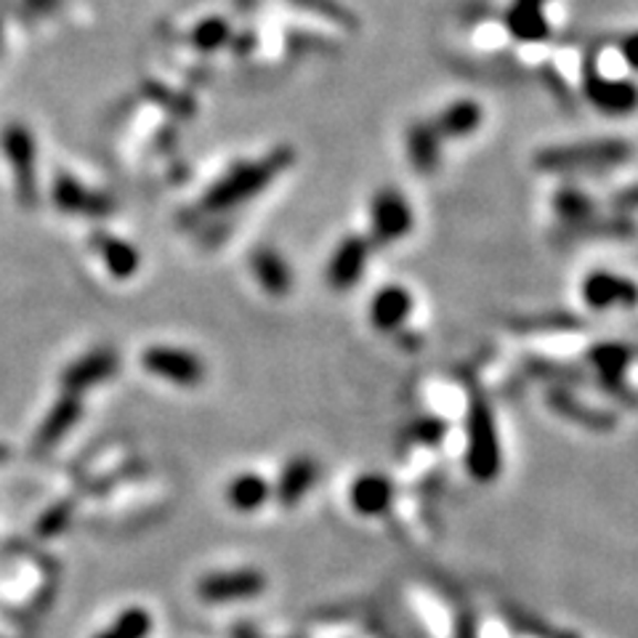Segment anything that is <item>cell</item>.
Segmentation results:
<instances>
[{
    "instance_id": "24",
    "label": "cell",
    "mask_w": 638,
    "mask_h": 638,
    "mask_svg": "<svg viewBox=\"0 0 638 638\" xmlns=\"http://www.w3.org/2000/svg\"><path fill=\"white\" fill-rule=\"evenodd\" d=\"M104 253H107V262H109V266H113L115 275H120V277L131 275V272L136 269V264H139V258H136V251L131 245L107 243Z\"/></svg>"
},
{
    "instance_id": "20",
    "label": "cell",
    "mask_w": 638,
    "mask_h": 638,
    "mask_svg": "<svg viewBox=\"0 0 638 638\" xmlns=\"http://www.w3.org/2000/svg\"><path fill=\"white\" fill-rule=\"evenodd\" d=\"M115 370V357L113 354H99L91 357V360L75 364L67 373L70 386H86V383H94L96 378L109 375Z\"/></svg>"
},
{
    "instance_id": "25",
    "label": "cell",
    "mask_w": 638,
    "mask_h": 638,
    "mask_svg": "<svg viewBox=\"0 0 638 638\" xmlns=\"http://www.w3.org/2000/svg\"><path fill=\"white\" fill-rule=\"evenodd\" d=\"M415 434H418L421 442H428V445H434V442H439L442 436H445V423L442 421H421L418 426H415Z\"/></svg>"
},
{
    "instance_id": "8",
    "label": "cell",
    "mask_w": 638,
    "mask_h": 638,
    "mask_svg": "<svg viewBox=\"0 0 638 638\" xmlns=\"http://www.w3.org/2000/svg\"><path fill=\"white\" fill-rule=\"evenodd\" d=\"M370 262V240L362 234H349L330 256L328 285L333 290H351L360 283Z\"/></svg>"
},
{
    "instance_id": "3",
    "label": "cell",
    "mask_w": 638,
    "mask_h": 638,
    "mask_svg": "<svg viewBox=\"0 0 638 638\" xmlns=\"http://www.w3.org/2000/svg\"><path fill=\"white\" fill-rule=\"evenodd\" d=\"M630 158V145L617 139L602 141H585L575 147H559L540 152L535 162L543 171H572V168H609L620 166Z\"/></svg>"
},
{
    "instance_id": "14",
    "label": "cell",
    "mask_w": 638,
    "mask_h": 638,
    "mask_svg": "<svg viewBox=\"0 0 638 638\" xmlns=\"http://www.w3.org/2000/svg\"><path fill=\"white\" fill-rule=\"evenodd\" d=\"M272 495V485L258 474H240L237 479L230 481L226 487V500L232 508H237L240 513H253L256 508H262Z\"/></svg>"
},
{
    "instance_id": "7",
    "label": "cell",
    "mask_w": 638,
    "mask_h": 638,
    "mask_svg": "<svg viewBox=\"0 0 638 638\" xmlns=\"http://www.w3.org/2000/svg\"><path fill=\"white\" fill-rule=\"evenodd\" d=\"M149 373L179 383V386H198L205 378V364L198 354L173 347H152L141 357Z\"/></svg>"
},
{
    "instance_id": "26",
    "label": "cell",
    "mask_w": 638,
    "mask_h": 638,
    "mask_svg": "<svg viewBox=\"0 0 638 638\" xmlns=\"http://www.w3.org/2000/svg\"><path fill=\"white\" fill-rule=\"evenodd\" d=\"M623 56L630 67L638 70V32H630V35L623 38Z\"/></svg>"
},
{
    "instance_id": "18",
    "label": "cell",
    "mask_w": 638,
    "mask_h": 638,
    "mask_svg": "<svg viewBox=\"0 0 638 638\" xmlns=\"http://www.w3.org/2000/svg\"><path fill=\"white\" fill-rule=\"evenodd\" d=\"M508 24L517 32L519 38H535L545 35V22H543V0H517L508 14Z\"/></svg>"
},
{
    "instance_id": "10",
    "label": "cell",
    "mask_w": 638,
    "mask_h": 638,
    "mask_svg": "<svg viewBox=\"0 0 638 638\" xmlns=\"http://www.w3.org/2000/svg\"><path fill=\"white\" fill-rule=\"evenodd\" d=\"M317 477H319V466L315 464V460H311L309 455H298V458H293L290 464L283 468V474H279V479H277V487L272 492H275L279 506L293 508L301 503L306 495H309Z\"/></svg>"
},
{
    "instance_id": "11",
    "label": "cell",
    "mask_w": 638,
    "mask_h": 638,
    "mask_svg": "<svg viewBox=\"0 0 638 638\" xmlns=\"http://www.w3.org/2000/svg\"><path fill=\"white\" fill-rule=\"evenodd\" d=\"M351 506L362 517H381L394 500V485L383 474H362L354 479L349 492Z\"/></svg>"
},
{
    "instance_id": "4",
    "label": "cell",
    "mask_w": 638,
    "mask_h": 638,
    "mask_svg": "<svg viewBox=\"0 0 638 638\" xmlns=\"http://www.w3.org/2000/svg\"><path fill=\"white\" fill-rule=\"evenodd\" d=\"M413 230V208L396 189H381L370 208V240L375 245H392Z\"/></svg>"
},
{
    "instance_id": "13",
    "label": "cell",
    "mask_w": 638,
    "mask_h": 638,
    "mask_svg": "<svg viewBox=\"0 0 638 638\" xmlns=\"http://www.w3.org/2000/svg\"><path fill=\"white\" fill-rule=\"evenodd\" d=\"M591 102L607 115H630L638 107V88L628 81H604V77H588Z\"/></svg>"
},
{
    "instance_id": "27",
    "label": "cell",
    "mask_w": 638,
    "mask_h": 638,
    "mask_svg": "<svg viewBox=\"0 0 638 638\" xmlns=\"http://www.w3.org/2000/svg\"><path fill=\"white\" fill-rule=\"evenodd\" d=\"M458 638H477V634H474V623H471V620H464V623H460Z\"/></svg>"
},
{
    "instance_id": "16",
    "label": "cell",
    "mask_w": 638,
    "mask_h": 638,
    "mask_svg": "<svg viewBox=\"0 0 638 638\" xmlns=\"http://www.w3.org/2000/svg\"><path fill=\"white\" fill-rule=\"evenodd\" d=\"M481 123V109L474 102H460L455 107L447 109L436 117V123H432L434 131L439 136H447V139H458V136H468L479 128Z\"/></svg>"
},
{
    "instance_id": "22",
    "label": "cell",
    "mask_w": 638,
    "mask_h": 638,
    "mask_svg": "<svg viewBox=\"0 0 638 638\" xmlns=\"http://www.w3.org/2000/svg\"><path fill=\"white\" fill-rule=\"evenodd\" d=\"M75 413H77V407H75V402H73V400L59 402V407L54 410V413H51L49 423H45V426H43L41 442H45V445H49V442L59 439V436H62L64 432H67V426H70V423H73Z\"/></svg>"
},
{
    "instance_id": "15",
    "label": "cell",
    "mask_w": 638,
    "mask_h": 638,
    "mask_svg": "<svg viewBox=\"0 0 638 638\" xmlns=\"http://www.w3.org/2000/svg\"><path fill=\"white\" fill-rule=\"evenodd\" d=\"M630 357H634V349L623 347V343H598V347L591 349L588 360L602 373V381L617 392V381L630 364Z\"/></svg>"
},
{
    "instance_id": "2",
    "label": "cell",
    "mask_w": 638,
    "mask_h": 638,
    "mask_svg": "<svg viewBox=\"0 0 638 638\" xmlns=\"http://www.w3.org/2000/svg\"><path fill=\"white\" fill-rule=\"evenodd\" d=\"M293 162L290 149H277V152L266 155L258 162H245L237 171H232L226 179H221V184L208 194V205L211 208H232L251 200L253 194H258L266 189L279 173L285 171Z\"/></svg>"
},
{
    "instance_id": "21",
    "label": "cell",
    "mask_w": 638,
    "mask_h": 638,
    "mask_svg": "<svg viewBox=\"0 0 638 638\" xmlns=\"http://www.w3.org/2000/svg\"><path fill=\"white\" fill-rule=\"evenodd\" d=\"M549 400H551V407H556L559 413L566 415V418H575V421H581V423H588V428H609L612 426L609 415H602V418H596V415H588L581 407L583 402L572 400V396L566 394V392H553Z\"/></svg>"
},
{
    "instance_id": "9",
    "label": "cell",
    "mask_w": 638,
    "mask_h": 638,
    "mask_svg": "<svg viewBox=\"0 0 638 638\" xmlns=\"http://www.w3.org/2000/svg\"><path fill=\"white\" fill-rule=\"evenodd\" d=\"M410 311H413V293L402 285H386L373 296L370 301V319L373 328L381 333H394L407 322Z\"/></svg>"
},
{
    "instance_id": "5",
    "label": "cell",
    "mask_w": 638,
    "mask_h": 638,
    "mask_svg": "<svg viewBox=\"0 0 638 638\" xmlns=\"http://www.w3.org/2000/svg\"><path fill=\"white\" fill-rule=\"evenodd\" d=\"M266 575L262 570H234L216 572L200 581L198 594L208 604H232V602H251L266 591Z\"/></svg>"
},
{
    "instance_id": "19",
    "label": "cell",
    "mask_w": 638,
    "mask_h": 638,
    "mask_svg": "<svg viewBox=\"0 0 638 638\" xmlns=\"http://www.w3.org/2000/svg\"><path fill=\"white\" fill-rule=\"evenodd\" d=\"M553 205H556L559 216H562L566 224L575 226V230L596 216L594 203H591L583 192H577V189H562V192L556 194V200H553Z\"/></svg>"
},
{
    "instance_id": "6",
    "label": "cell",
    "mask_w": 638,
    "mask_h": 638,
    "mask_svg": "<svg viewBox=\"0 0 638 638\" xmlns=\"http://www.w3.org/2000/svg\"><path fill=\"white\" fill-rule=\"evenodd\" d=\"M583 301L596 311L615 309V306L634 309L638 306V285L615 272L596 269L583 279Z\"/></svg>"
},
{
    "instance_id": "12",
    "label": "cell",
    "mask_w": 638,
    "mask_h": 638,
    "mask_svg": "<svg viewBox=\"0 0 638 638\" xmlns=\"http://www.w3.org/2000/svg\"><path fill=\"white\" fill-rule=\"evenodd\" d=\"M251 269L269 296L283 298L293 290V272L283 253L272 251V247H258L251 253Z\"/></svg>"
},
{
    "instance_id": "23",
    "label": "cell",
    "mask_w": 638,
    "mask_h": 638,
    "mask_svg": "<svg viewBox=\"0 0 638 638\" xmlns=\"http://www.w3.org/2000/svg\"><path fill=\"white\" fill-rule=\"evenodd\" d=\"M149 628H152V620H149L147 612L134 609L120 617V623H117V628L113 630V634L102 636V638H145Z\"/></svg>"
},
{
    "instance_id": "17",
    "label": "cell",
    "mask_w": 638,
    "mask_h": 638,
    "mask_svg": "<svg viewBox=\"0 0 638 638\" xmlns=\"http://www.w3.org/2000/svg\"><path fill=\"white\" fill-rule=\"evenodd\" d=\"M407 147L415 171L421 176L434 173L436 162H439V134L434 131V126H415L407 134Z\"/></svg>"
},
{
    "instance_id": "1",
    "label": "cell",
    "mask_w": 638,
    "mask_h": 638,
    "mask_svg": "<svg viewBox=\"0 0 638 638\" xmlns=\"http://www.w3.org/2000/svg\"><path fill=\"white\" fill-rule=\"evenodd\" d=\"M466 468L477 481H495L503 468V450H500L498 423L492 407L485 400H474L466 418Z\"/></svg>"
}]
</instances>
